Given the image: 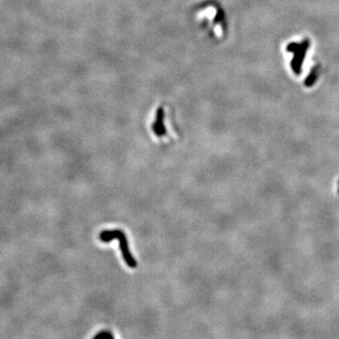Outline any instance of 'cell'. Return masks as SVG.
Listing matches in <instances>:
<instances>
[{
	"instance_id": "obj_1",
	"label": "cell",
	"mask_w": 339,
	"mask_h": 339,
	"mask_svg": "<svg viewBox=\"0 0 339 339\" xmlns=\"http://www.w3.org/2000/svg\"><path fill=\"white\" fill-rule=\"evenodd\" d=\"M192 16L195 25L209 39L220 41L225 36V14L217 2L207 0L198 4L193 9Z\"/></svg>"
},
{
	"instance_id": "obj_2",
	"label": "cell",
	"mask_w": 339,
	"mask_h": 339,
	"mask_svg": "<svg viewBox=\"0 0 339 339\" xmlns=\"http://www.w3.org/2000/svg\"><path fill=\"white\" fill-rule=\"evenodd\" d=\"M172 117V110L169 105L165 103H157L152 111V121L150 128L153 134L159 138L168 136L167 121Z\"/></svg>"
},
{
	"instance_id": "obj_3",
	"label": "cell",
	"mask_w": 339,
	"mask_h": 339,
	"mask_svg": "<svg viewBox=\"0 0 339 339\" xmlns=\"http://www.w3.org/2000/svg\"><path fill=\"white\" fill-rule=\"evenodd\" d=\"M99 238L102 242H109L114 238H118L119 239V246H120V250L122 252V255L123 258L125 262V264L131 268V269H135L138 266L137 261L134 259V257L132 256L130 251H129V245H128V241L126 238V236L124 234L123 231L119 230V229H114V230H104L100 233L99 235Z\"/></svg>"
},
{
	"instance_id": "obj_4",
	"label": "cell",
	"mask_w": 339,
	"mask_h": 339,
	"mask_svg": "<svg viewBox=\"0 0 339 339\" xmlns=\"http://www.w3.org/2000/svg\"><path fill=\"white\" fill-rule=\"evenodd\" d=\"M104 338H114V335L109 331H102L94 336V339H104Z\"/></svg>"
}]
</instances>
